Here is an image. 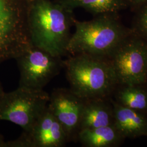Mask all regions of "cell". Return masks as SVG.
Listing matches in <instances>:
<instances>
[{
  "label": "cell",
  "mask_w": 147,
  "mask_h": 147,
  "mask_svg": "<svg viewBox=\"0 0 147 147\" xmlns=\"http://www.w3.org/2000/svg\"><path fill=\"white\" fill-rule=\"evenodd\" d=\"M113 125L125 139L147 137V115L117 103L111 97Z\"/></svg>",
  "instance_id": "obj_10"
},
{
  "label": "cell",
  "mask_w": 147,
  "mask_h": 147,
  "mask_svg": "<svg viewBox=\"0 0 147 147\" xmlns=\"http://www.w3.org/2000/svg\"><path fill=\"white\" fill-rule=\"evenodd\" d=\"M20 72L19 87L40 90L60 73L62 57L31 44L15 59Z\"/></svg>",
  "instance_id": "obj_7"
},
{
  "label": "cell",
  "mask_w": 147,
  "mask_h": 147,
  "mask_svg": "<svg viewBox=\"0 0 147 147\" xmlns=\"http://www.w3.org/2000/svg\"><path fill=\"white\" fill-rule=\"evenodd\" d=\"M53 1H59L61 0H53Z\"/></svg>",
  "instance_id": "obj_19"
},
{
  "label": "cell",
  "mask_w": 147,
  "mask_h": 147,
  "mask_svg": "<svg viewBox=\"0 0 147 147\" xmlns=\"http://www.w3.org/2000/svg\"><path fill=\"white\" fill-rule=\"evenodd\" d=\"M119 84H146L147 42L133 31L108 58Z\"/></svg>",
  "instance_id": "obj_6"
},
{
  "label": "cell",
  "mask_w": 147,
  "mask_h": 147,
  "mask_svg": "<svg viewBox=\"0 0 147 147\" xmlns=\"http://www.w3.org/2000/svg\"><path fill=\"white\" fill-rule=\"evenodd\" d=\"M5 142L4 137L0 134V147H5Z\"/></svg>",
  "instance_id": "obj_17"
},
{
  "label": "cell",
  "mask_w": 147,
  "mask_h": 147,
  "mask_svg": "<svg viewBox=\"0 0 147 147\" xmlns=\"http://www.w3.org/2000/svg\"><path fill=\"white\" fill-rule=\"evenodd\" d=\"M125 138L113 125L79 131L77 141L86 147H117Z\"/></svg>",
  "instance_id": "obj_12"
},
{
  "label": "cell",
  "mask_w": 147,
  "mask_h": 147,
  "mask_svg": "<svg viewBox=\"0 0 147 147\" xmlns=\"http://www.w3.org/2000/svg\"><path fill=\"white\" fill-rule=\"evenodd\" d=\"M22 134L28 147H62L69 142L62 126L48 106L31 130Z\"/></svg>",
  "instance_id": "obj_9"
},
{
  "label": "cell",
  "mask_w": 147,
  "mask_h": 147,
  "mask_svg": "<svg viewBox=\"0 0 147 147\" xmlns=\"http://www.w3.org/2000/svg\"><path fill=\"white\" fill-rule=\"evenodd\" d=\"M146 84H147V83H146Z\"/></svg>",
  "instance_id": "obj_20"
},
{
  "label": "cell",
  "mask_w": 147,
  "mask_h": 147,
  "mask_svg": "<svg viewBox=\"0 0 147 147\" xmlns=\"http://www.w3.org/2000/svg\"><path fill=\"white\" fill-rule=\"evenodd\" d=\"M74 11L53 0H27V23L32 44L53 56H68Z\"/></svg>",
  "instance_id": "obj_1"
},
{
  "label": "cell",
  "mask_w": 147,
  "mask_h": 147,
  "mask_svg": "<svg viewBox=\"0 0 147 147\" xmlns=\"http://www.w3.org/2000/svg\"><path fill=\"white\" fill-rule=\"evenodd\" d=\"M118 104L147 115V84H119L112 96Z\"/></svg>",
  "instance_id": "obj_13"
},
{
  "label": "cell",
  "mask_w": 147,
  "mask_h": 147,
  "mask_svg": "<svg viewBox=\"0 0 147 147\" xmlns=\"http://www.w3.org/2000/svg\"><path fill=\"white\" fill-rule=\"evenodd\" d=\"M5 93V92L4 90H3V87H2V84H1V82H0V98H1L3 95Z\"/></svg>",
  "instance_id": "obj_18"
},
{
  "label": "cell",
  "mask_w": 147,
  "mask_h": 147,
  "mask_svg": "<svg viewBox=\"0 0 147 147\" xmlns=\"http://www.w3.org/2000/svg\"><path fill=\"white\" fill-rule=\"evenodd\" d=\"M84 101L70 88L53 89L50 94L48 107L62 126L68 142L77 141Z\"/></svg>",
  "instance_id": "obj_8"
},
{
  "label": "cell",
  "mask_w": 147,
  "mask_h": 147,
  "mask_svg": "<svg viewBox=\"0 0 147 147\" xmlns=\"http://www.w3.org/2000/svg\"><path fill=\"white\" fill-rule=\"evenodd\" d=\"M125 1L127 7L136 9L147 3V0H125Z\"/></svg>",
  "instance_id": "obj_16"
},
{
  "label": "cell",
  "mask_w": 147,
  "mask_h": 147,
  "mask_svg": "<svg viewBox=\"0 0 147 147\" xmlns=\"http://www.w3.org/2000/svg\"><path fill=\"white\" fill-rule=\"evenodd\" d=\"M69 9L82 8L93 16L106 13H118L127 7L125 0H61L57 1Z\"/></svg>",
  "instance_id": "obj_14"
},
{
  "label": "cell",
  "mask_w": 147,
  "mask_h": 147,
  "mask_svg": "<svg viewBox=\"0 0 147 147\" xmlns=\"http://www.w3.org/2000/svg\"><path fill=\"white\" fill-rule=\"evenodd\" d=\"M27 12V0H0V64L16 59L31 44Z\"/></svg>",
  "instance_id": "obj_4"
},
{
  "label": "cell",
  "mask_w": 147,
  "mask_h": 147,
  "mask_svg": "<svg viewBox=\"0 0 147 147\" xmlns=\"http://www.w3.org/2000/svg\"><path fill=\"white\" fill-rule=\"evenodd\" d=\"M137 13L133 22V32L147 42V3L137 9Z\"/></svg>",
  "instance_id": "obj_15"
},
{
  "label": "cell",
  "mask_w": 147,
  "mask_h": 147,
  "mask_svg": "<svg viewBox=\"0 0 147 147\" xmlns=\"http://www.w3.org/2000/svg\"><path fill=\"white\" fill-rule=\"evenodd\" d=\"M67 51L69 55L86 54L109 58L116 47L132 32L125 26L117 13L94 16L88 21L75 20Z\"/></svg>",
  "instance_id": "obj_2"
},
{
  "label": "cell",
  "mask_w": 147,
  "mask_h": 147,
  "mask_svg": "<svg viewBox=\"0 0 147 147\" xmlns=\"http://www.w3.org/2000/svg\"><path fill=\"white\" fill-rule=\"evenodd\" d=\"M113 121L111 97L85 100L80 130L112 125H113Z\"/></svg>",
  "instance_id": "obj_11"
},
{
  "label": "cell",
  "mask_w": 147,
  "mask_h": 147,
  "mask_svg": "<svg viewBox=\"0 0 147 147\" xmlns=\"http://www.w3.org/2000/svg\"><path fill=\"white\" fill-rule=\"evenodd\" d=\"M63 68L74 94L84 100L112 97L118 82L108 58L86 54L69 55Z\"/></svg>",
  "instance_id": "obj_3"
},
{
  "label": "cell",
  "mask_w": 147,
  "mask_h": 147,
  "mask_svg": "<svg viewBox=\"0 0 147 147\" xmlns=\"http://www.w3.org/2000/svg\"><path fill=\"white\" fill-rule=\"evenodd\" d=\"M50 94L43 89L18 87L0 98V121H11L29 131L47 107Z\"/></svg>",
  "instance_id": "obj_5"
}]
</instances>
